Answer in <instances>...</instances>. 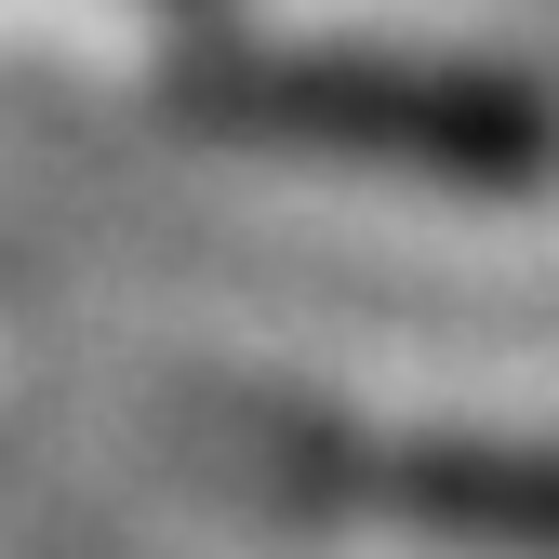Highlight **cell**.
<instances>
[{
	"label": "cell",
	"mask_w": 559,
	"mask_h": 559,
	"mask_svg": "<svg viewBox=\"0 0 559 559\" xmlns=\"http://www.w3.org/2000/svg\"><path fill=\"white\" fill-rule=\"evenodd\" d=\"M174 107L227 147L333 160L386 187L453 200H533L559 187V94L466 53H294V40H214L174 67Z\"/></svg>",
	"instance_id": "obj_1"
},
{
	"label": "cell",
	"mask_w": 559,
	"mask_h": 559,
	"mask_svg": "<svg viewBox=\"0 0 559 559\" xmlns=\"http://www.w3.org/2000/svg\"><path fill=\"white\" fill-rule=\"evenodd\" d=\"M360 493L466 559H559V440H493V427L386 440L360 466Z\"/></svg>",
	"instance_id": "obj_2"
}]
</instances>
